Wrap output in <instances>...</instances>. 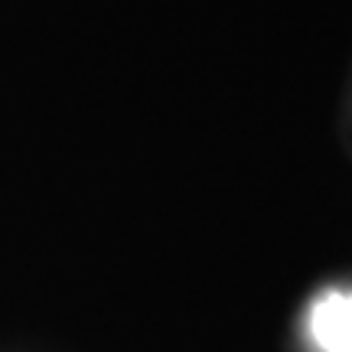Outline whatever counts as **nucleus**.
Listing matches in <instances>:
<instances>
[{
    "instance_id": "obj_1",
    "label": "nucleus",
    "mask_w": 352,
    "mask_h": 352,
    "mask_svg": "<svg viewBox=\"0 0 352 352\" xmlns=\"http://www.w3.org/2000/svg\"><path fill=\"white\" fill-rule=\"evenodd\" d=\"M316 342L329 352H352V294H329L310 316Z\"/></svg>"
}]
</instances>
